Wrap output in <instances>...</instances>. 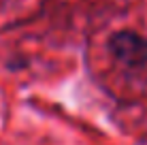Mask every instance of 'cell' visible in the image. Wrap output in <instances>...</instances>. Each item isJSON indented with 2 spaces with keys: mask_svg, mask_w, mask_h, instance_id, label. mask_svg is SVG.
Returning <instances> with one entry per match:
<instances>
[{
  "mask_svg": "<svg viewBox=\"0 0 147 145\" xmlns=\"http://www.w3.org/2000/svg\"><path fill=\"white\" fill-rule=\"evenodd\" d=\"M109 51L117 62L130 68L147 66V38L132 30H119L109 38Z\"/></svg>",
  "mask_w": 147,
  "mask_h": 145,
  "instance_id": "1",
  "label": "cell"
}]
</instances>
